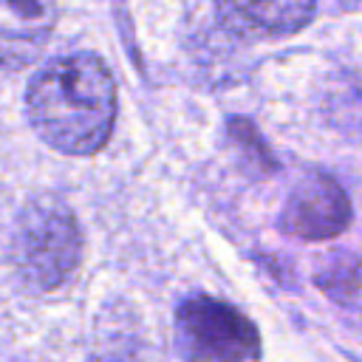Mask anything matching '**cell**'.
Returning a JSON list of instances; mask_svg holds the SVG:
<instances>
[{"label":"cell","instance_id":"cell-1","mask_svg":"<svg viewBox=\"0 0 362 362\" xmlns=\"http://www.w3.org/2000/svg\"><path fill=\"white\" fill-rule=\"evenodd\" d=\"M28 122L59 153L90 156L105 147L116 122L110 68L88 51L51 59L25 90Z\"/></svg>","mask_w":362,"mask_h":362},{"label":"cell","instance_id":"cell-2","mask_svg":"<svg viewBox=\"0 0 362 362\" xmlns=\"http://www.w3.org/2000/svg\"><path fill=\"white\" fill-rule=\"evenodd\" d=\"M8 260L28 291L59 288L82 260V232L71 206L54 195L28 201L14 221Z\"/></svg>","mask_w":362,"mask_h":362},{"label":"cell","instance_id":"cell-3","mask_svg":"<svg viewBox=\"0 0 362 362\" xmlns=\"http://www.w3.org/2000/svg\"><path fill=\"white\" fill-rule=\"evenodd\" d=\"M175 345L187 362H252L260 351V337L235 305L192 294L175 308Z\"/></svg>","mask_w":362,"mask_h":362},{"label":"cell","instance_id":"cell-4","mask_svg":"<svg viewBox=\"0 0 362 362\" xmlns=\"http://www.w3.org/2000/svg\"><path fill=\"white\" fill-rule=\"evenodd\" d=\"M351 223V201L345 189L325 173H305L288 189L280 209V229L303 240H325Z\"/></svg>","mask_w":362,"mask_h":362},{"label":"cell","instance_id":"cell-5","mask_svg":"<svg viewBox=\"0 0 362 362\" xmlns=\"http://www.w3.org/2000/svg\"><path fill=\"white\" fill-rule=\"evenodd\" d=\"M57 14V0H0V71L31 65L54 31Z\"/></svg>","mask_w":362,"mask_h":362},{"label":"cell","instance_id":"cell-6","mask_svg":"<svg viewBox=\"0 0 362 362\" xmlns=\"http://www.w3.org/2000/svg\"><path fill=\"white\" fill-rule=\"evenodd\" d=\"M218 17L235 34L288 37L314 17V0H215Z\"/></svg>","mask_w":362,"mask_h":362},{"label":"cell","instance_id":"cell-7","mask_svg":"<svg viewBox=\"0 0 362 362\" xmlns=\"http://www.w3.org/2000/svg\"><path fill=\"white\" fill-rule=\"evenodd\" d=\"M88 362H153L139 317L122 305H107L96 320Z\"/></svg>","mask_w":362,"mask_h":362}]
</instances>
